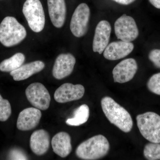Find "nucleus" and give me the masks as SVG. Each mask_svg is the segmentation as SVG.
<instances>
[{
  "label": "nucleus",
  "mask_w": 160,
  "mask_h": 160,
  "mask_svg": "<svg viewBox=\"0 0 160 160\" xmlns=\"http://www.w3.org/2000/svg\"><path fill=\"white\" fill-rule=\"evenodd\" d=\"M102 109L110 122L123 132H129L133 126L131 115L125 108L109 97H105L101 101Z\"/></svg>",
  "instance_id": "nucleus-1"
},
{
  "label": "nucleus",
  "mask_w": 160,
  "mask_h": 160,
  "mask_svg": "<svg viewBox=\"0 0 160 160\" xmlns=\"http://www.w3.org/2000/svg\"><path fill=\"white\" fill-rule=\"evenodd\" d=\"M109 148L107 138L102 135H98L80 144L76 150V154L82 160H98L106 155Z\"/></svg>",
  "instance_id": "nucleus-2"
},
{
  "label": "nucleus",
  "mask_w": 160,
  "mask_h": 160,
  "mask_svg": "<svg viewBox=\"0 0 160 160\" xmlns=\"http://www.w3.org/2000/svg\"><path fill=\"white\" fill-rule=\"evenodd\" d=\"M26 35L25 27L14 17H6L0 24V42L6 47L18 45Z\"/></svg>",
  "instance_id": "nucleus-3"
},
{
  "label": "nucleus",
  "mask_w": 160,
  "mask_h": 160,
  "mask_svg": "<svg viewBox=\"0 0 160 160\" xmlns=\"http://www.w3.org/2000/svg\"><path fill=\"white\" fill-rule=\"evenodd\" d=\"M139 130L143 137L150 142L160 143V116L148 112L137 116Z\"/></svg>",
  "instance_id": "nucleus-4"
},
{
  "label": "nucleus",
  "mask_w": 160,
  "mask_h": 160,
  "mask_svg": "<svg viewBox=\"0 0 160 160\" xmlns=\"http://www.w3.org/2000/svg\"><path fill=\"white\" fill-rule=\"evenodd\" d=\"M22 12L30 29L35 32L42 31L45 25V15L40 0H26Z\"/></svg>",
  "instance_id": "nucleus-5"
},
{
  "label": "nucleus",
  "mask_w": 160,
  "mask_h": 160,
  "mask_svg": "<svg viewBox=\"0 0 160 160\" xmlns=\"http://www.w3.org/2000/svg\"><path fill=\"white\" fill-rule=\"evenodd\" d=\"M90 11L86 3L80 4L72 14L70 24L72 33L77 38L84 36L88 29Z\"/></svg>",
  "instance_id": "nucleus-6"
},
{
  "label": "nucleus",
  "mask_w": 160,
  "mask_h": 160,
  "mask_svg": "<svg viewBox=\"0 0 160 160\" xmlns=\"http://www.w3.org/2000/svg\"><path fill=\"white\" fill-rule=\"evenodd\" d=\"M27 99L35 108L42 110H47L50 105V94L46 87L41 83H32L26 90Z\"/></svg>",
  "instance_id": "nucleus-7"
},
{
  "label": "nucleus",
  "mask_w": 160,
  "mask_h": 160,
  "mask_svg": "<svg viewBox=\"0 0 160 160\" xmlns=\"http://www.w3.org/2000/svg\"><path fill=\"white\" fill-rule=\"evenodd\" d=\"M114 30L118 38L124 42H132L139 35L138 29L134 19L126 14H123L116 20Z\"/></svg>",
  "instance_id": "nucleus-8"
},
{
  "label": "nucleus",
  "mask_w": 160,
  "mask_h": 160,
  "mask_svg": "<svg viewBox=\"0 0 160 160\" xmlns=\"http://www.w3.org/2000/svg\"><path fill=\"white\" fill-rule=\"evenodd\" d=\"M85 92V88L82 85H73L71 83H66L57 89L54 93V98L58 102H68L82 98Z\"/></svg>",
  "instance_id": "nucleus-9"
},
{
  "label": "nucleus",
  "mask_w": 160,
  "mask_h": 160,
  "mask_svg": "<svg viewBox=\"0 0 160 160\" xmlns=\"http://www.w3.org/2000/svg\"><path fill=\"white\" fill-rule=\"evenodd\" d=\"M138 64L133 58L126 59L119 63L112 70L114 82L124 83L134 77L138 70Z\"/></svg>",
  "instance_id": "nucleus-10"
},
{
  "label": "nucleus",
  "mask_w": 160,
  "mask_h": 160,
  "mask_svg": "<svg viewBox=\"0 0 160 160\" xmlns=\"http://www.w3.org/2000/svg\"><path fill=\"white\" fill-rule=\"evenodd\" d=\"M75 63V58L71 53L60 54L55 62L52 75L58 80L62 79L69 76L73 71Z\"/></svg>",
  "instance_id": "nucleus-11"
},
{
  "label": "nucleus",
  "mask_w": 160,
  "mask_h": 160,
  "mask_svg": "<svg viewBox=\"0 0 160 160\" xmlns=\"http://www.w3.org/2000/svg\"><path fill=\"white\" fill-rule=\"evenodd\" d=\"M111 32V25L108 21L103 20L98 23L92 42L94 52L100 54L102 53L109 44Z\"/></svg>",
  "instance_id": "nucleus-12"
},
{
  "label": "nucleus",
  "mask_w": 160,
  "mask_h": 160,
  "mask_svg": "<svg viewBox=\"0 0 160 160\" xmlns=\"http://www.w3.org/2000/svg\"><path fill=\"white\" fill-rule=\"evenodd\" d=\"M42 117L40 109L28 108L21 111L17 123L18 129L21 131H28L34 129L39 123Z\"/></svg>",
  "instance_id": "nucleus-13"
},
{
  "label": "nucleus",
  "mask_w": 160,
  "mask_h": 160,
  "mask_svg": "<svg viewBox=\"0 0 160 160\" xmlns=\"http://www.w3.org/2000/svg\"><path fill=\"white\" fill-rule=\"evenodd\" d=\"M133 49L134 45L131 42L122 41L112 42L106 47L103 55L106 59L115 61L126 57Z\"/></svg>",
  "instance_id": "nucleus-14"
},
{
  "label": "nucleus",
  "mask_w": 160,
  "mask_h": 160,
  "mask_svg": "<svg viewBox=\"0 0 160 160\" xmlns=\"http://www.w3.org/2000/svg\"><path fill=\"white\" fill-rule=\"evenodd\" d=\"M49 17L55 27L60 28L65 23L66 6L65 0H47Z\"/></svg>",
  "instance_id": "nucleus-15"
},
{
  "label": "nucleus",
  "mask_w": 160,
  "mask_h": 160,
  "mask_svg": "<svg viewBox=\"0 0 160 160\" xmlns=\"http://www.w3.org/2000/svg\"><path fill=\"white\" fill-rule=\"evenodd\" d=\"M50 145L49 133L44 129L34 131L31 135L30 146L32 151L38 156L44 155L47 152Z\"/></svg>",
  "instance_id": "nucleus-16"
},
{
  "label": "nucleus",
  "mask_w": 160,
  "mask_h": 160,
  "mask_svg": "<svg viewBox=\"0 0 160 160\" xmlns=\"http://www.w3.org/2000/svg\"><path fill=\"white\" fill-rule=\"evenodd\" d=\"M45 67V63L42 61H34L22 65L18 69L10 72V75L14 81H23L42 71Z\"/></svg>",
  "instance_id": "nucleus-17"
},
{
  "label": "nucleus",
  "mask_w": 160,
  "mask_h": 160,
  "mask_svg": "<svg viewBox=\"0 0 160 160\" xmlns=\"http://www.w3.org/2000/svg\"><path fill=\"white\" fill-rule=\"evenodd\" d=\"M51 144L55 153L61 157H66L72 151L71 138L67 132H61L56 134Z\"/></svg>",
  "instance_id": "nucleus-18"
},
{
  "label": "nucleus",
  "mask_w": 160,
  "mask_h": 160,
  "mask_svg": "<svg viewBox=\"0 0 160 160\" xmlns=\"http://www.w3.org/2000/svg\"><path fill=\"white\" fill-rule=\"evenodd\" d=\"M89 116V106L83 104L74 110L73 117L66 120V124L70 126H81L88 121Z\"/></svg>",
  "instance_id": "nucleus-19"
},
{
  "label": "nucleus",
  "mask_w": 160,
  "mask_h": 160,
  "mask_svg": "<svg viewBox=\"0 0 160 160\" xmlns=\"http://www.w3.org/2000/svg\"><path fill=\"white\" fill-rule=\"evenodd\" d=\"M25 61V56L24 54L18 52L0 63V70L4 72H11L21 67Z\"/></svg>",
  "instance_id": "nucleus-20"
},
{
  "label": "nucleus",
  "mask_w": 160,
  "mask_h": 160,
  "mask_svg": "<svg viewBox=\"0 0 160 160\" xmlns=\"http://www.w3.org/2000/svg\"><path fill=\"white\" fill-rule=\"evenodd\" d=\"M143 153L147 160H160V143L150 142L146 144Z\"/></svg>",
  "instance_id": "nucleus-21"
},
{
  "label": "nucleus",
  "mask_w": 160,
  "mask_h": 160,
  "mask_svg": "<svg viewBox=\"0 0 160 160\" xmlns=\"http://www.w3.org/2000/svg\"><path fill=\"white\" fill-rule=\"evenodd\" d=\"M11 105L8 100L4 99L0 94V121L6 122L11 115Z\"/></svg>",
  "instance_id": "nucleus-22"
},
{
  "label": "nucleus",
  "mask_w": 160,
  "mask_h": 160,
  "mask_svg": "<svg viewBox=\"0 0 160 160\" xmlns=\"http://www.w3.org/2000/svg\"><path fill=\"white\" fill-rule=\"evenodd\" d=\"M147 86L149 91L160 95V72L153 75L149 79Z\"/></svg>",
  "instance_id": "nucleus-23"
},
{
  "label": "nucleus",
  "mask_w": 160,
  "mask_h": 160,
  "mask_svg": "<svg viewBox=\"0 0 160 160\" xmlns=\"http://www.w3.org/2000/svg\"><path fill=\"white\" fill-rule=\"evenodd\" d=\"M149 60L158 68H160V49H154L149 52Z\"/></svg>",
  "instance_id": "nucleus-24"
},
{
  "label": "nucleus",
  "mask_w": 160,
  "mask_h": 160,
  "mask_svg": "<svg viewBox=\"0 0 160 160\" xmlns=\"http://www.w3.org/2000/svg\"><path fill=\"white\" fill-rule=\"evenodd\" d=\"M9 157L11 160H27L26 155L22 150L19 149H12L9 154Z\"/></svg>",
  "instance_id": "nucleus-25"
},
{
  "label": "nucleus",
  "mask_w": 160,
  "mask_h": 160,
  "mask_svg": "<svg viewBox=\"0 0 160 160\" xmlns=\"http://www.w3.org/2000/svg\"><path fill=\"white\" fill-rule=\"evenodd\" d=\"M116 2L123 5H129L133 3L136 0H112Z\"/></svg>",
  "instance_id": "nucleus-26"
},
{
  "label": "nucleus",
  "mask_w": 160,
  "mask_h": 160,
  "mask_svg": "<svg viewBox=\"0 0 160 160\" xmlns=\"http://www.w3.org/2000/svg\"><path fill=\"white\" fill-rule=\"evenodd\" d=\"M149 2L155 8L160 9V0H149Z\"/></svg>",
  "instance_id": "nucleus-27"
}]
</instances>
